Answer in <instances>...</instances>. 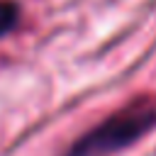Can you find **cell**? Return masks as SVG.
I'll list each match as a JSON object with an SVG mask.
<instances>
[{"mask_svg": "<svg viewBox=\"0 0 156 156\" xmlns=\"http://www.w3.org/2000/svg\"><path fill=\"white\" fill-rule=\"evenodd\" d=\"M20 22V5L15 0H0V37L10 34Z\"/></svg>", "mask_w": 156, "mask_h": 156, "instance_id": "obj_2", "label": "cell"}, {"mask_svg": "<svg viewBox=\"0 0 156 156\" xmlns=\"http://www.w3.org/2000/svg\"><path fill=\"white\" fill-rule=\"evenodd\" d=\"M156 127V95H136L71 144L66 156H110Z\"/></svg>", "mask_w": 156, "mask_h": 156, "instance_id": "obj_1", "label": "cell"}]
</instances>
